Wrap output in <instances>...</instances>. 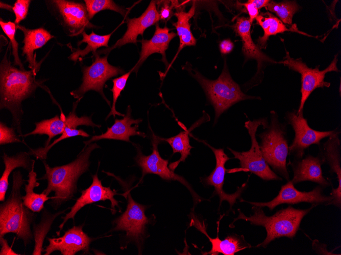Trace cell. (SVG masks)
<instances>
[{
  "instance_id": "obj_7",
  "label": "cell",
  "mask_w": 341,
  "mask_h": 255,
  "mask_svg": "<svg viewBox=\"0 0 341 255\" xmlns=\"http://www.w3.org/2000/svg\"><path fill=\"white\" fill-rule=\"evenodd\" d=\"M269 125L266 118H261L253 121L249 120L245 123L251 139V146L249 150L245 152H237L230 148L227 149L236 158L239 160L241 168L247 170L256 175L265 181L282 180L273 171L262 156L260 146L256 139V134L258 128L262 126L264 129Z\"/></svg>"
},
{
  "instance_id": "obj_45",
  "label": "cell",
  "mask_w": 341,
  "mask_h": 255,
  "mask_svg": "<svg viewBox=\"0 0 341 255\" xmlns=\"http://www.w3.org/2000/svg\"><path fill=\"white\" fill-rule=\"evenodd\" d=\"M233 47L234 44L230 39L224 40L219 45L221 53L224 54L230 53L233 50Z\"/></svg>"
},
{
  "instance_id": "obj_46",
  "label": "cell",
  "mask_w": 341,
  "mask_h": 255,
  "mask_svg": "<svg viewBox=\"0 0 341 255\" xmlns=\"http://www.w3.org/2000/svg\"><path fill=\"white\" fill-rule=\"evenodd\" d=\"M258 10L265 7L270 1L269 0H249Z\"/></svg>"
},
{
  "instance_id": "obj_12",
  "label": "cell",
  "mask_w": 341,
  "mask_h": 255,
  "mask_svg": "<svg viewBox=\"0 0 341 255\" xmlns=\"http://www.w3.org/2000/svg\"><path fill=\"white\" fill-rule=\"evenodd\" d=\"M287 123L295 131V137L288 147V154L301 159L305 150L313 144L320 145L321 140L333 134L336 130L321 131L313 129L308 125L303 115V112H288L286 115Z\"/></svg>"
},
{
  "instance_id": "obj_14",
  "label": "cell",
  "mask_w": 341,
  "mask_h": 255,
  "mask_svg": "<svg viewBox=\"0 0 341 255\" xmlns=\"http://www.w3.org/2000/svg\"><path fill=\"white\" fill-rule=\"evenodd\" d=\"M81 98L78 99L73 104V108L69 114L65 117L62 113L60 117L56 115L54 117L42 120L35 123V128L31 132L23 135L27 136L35 134H45L48 138L45 143V146L50 145L51 139L59 134H62L66 128H76L80 125L97 127L100 128L101 125L94 123L91 117L82 116L79 117L76 114L77 105Z\"/></svg>"
},
{
  "instance_id": "obj_32",
  "label": "cell",
  "mask_w": 341,
  "mask_h": 255,
  "mask_svg": "<svg viewBox=\"0 0 341 255\" xmlns=\"http://www.w3.org/2000/svg\"><path fill=\"white\" fill-rule=\"evenodd\" d=\"M191 129L190 127L189 130L181 131L176 135L169 138L159 137L160 140L166 141L169 144L173 149V154L176 153L181 154V157L178 161L172 162L168 165L173 171H175L181 162H184L188 156L190 155V150L193 147L190 145L189 133Z\"/></svg>"
},
{
  "instance_id": "obj_26",
  "label": "cell",
  "mask_w": 341,
  "mask_h": 255,
  "mask_svg": "<svg viewBox=\"0 0 341 255\" xmlns=\"http://www.w3.org/2000/svg\"><path fill=\"white\" fill-rule=\"evenodd\" d=\"M191 223L198 230L204 234L211 243V250L208 252H204V254L217 255L222 253L224 255H234L239 251L251 247L249 244L245 242L242 236L241 238V236L236 235H229L223 240L218 237L211 238L207 234L204 225H203L194 216L193 217Z\"/></svg>"
},
{
  "instance_id": "obj_10",
  "label": "cell",
  "mask_w": 341,
  "mask_h": 255,
  "mask_svg": "<svg viewBox=\"0 0 341 255\" xmlns=\"http://www.w3.org/2000/svg\"><path fill=\"white\" fill-rule=\"evenodd\" d=\"M147 206L135 202L128 193V204L125 212L113 221V231H124L126 238L133 241L140 250L145 238L147 225L150 220L145 214Z\"/></svg>"
},
{
  "instance_id": "obj_17",
  "label": "cell",
  "mask_w": 341,
  "mask_h": 255,
  "mask_svg": "<svg viewBox=\"0 0 341 255\" xmlns=\"http://www.w3.org/2000/svg\"><path fill=\"white\" fill-rule=\"evenodd\" d=\"M160 16L156 7V2L152 1L145 11L138 18H127V29L123 37L112 46L100 50L98 54H108L115 48H118L128 43L136 44L137 38L142 36L149 27L157 23Z\"/></svg>"
},
{
  "instance_id": "obj_27",
  "label": "cell",
  "mask_w": 341,
  "mask_h": 255,
  "mask_svg": "<svg viewBox=\"0 0 341 255\" xmlns=\"http://www.w3.org/2000/svg\"><path fill=\"white\" fill-rule=\"evenodd\" d=\"M28 152H21L15 155L9 156L6 153L3 155L5 169L0 179V201L4 202L8 188L9 177L16 168L22 167L30 172L34 166L35 160L31 159Z\"/></svg>"
},
{
  "instance_id": "obj_23",
  "label": "cell",
  "mask_w": 341,
  "mask_h": 255,
  "mask_svg": "<svg viewBox=\"0 0 341 255\" xmlns=\"http://www.w3.org/2000/svg\"><path fill=\"white\" fill-rule=\"evenodd\" d=\"M176 36L177 34L174 32H169V29L167 27L162 28L156 23L155 31L152 38L150 40L143 39L139 41L141 43V50L139 59L133 68V71H136L147 59L154 53L161 54L162 56V61L167 66L165 51L168 48L170 41Z\"/></svg>"
},
{
  "instance_id": "obj_44",
  "label": "cell",
  "mask_w": 341,
  "mask_h": 255,
  "mask_svg": "<svg viewBox=\"0 0 341 255\" xmlns=\"http://www.w3.org/2000/svg\"><path fill=\"white\" fill-rule=\"evenodd\" d=\"M1 244L2 246L1 250L0 251L1 255L11 254L18 255L20 254L14 251L12 248L9 246L7 241L4 238V237H0Z\"/></svg>"
},
{
  "instance_id": "obj_13",
  "label": "cell",
  "mask_w": 341,
  "mask_h": 255,
  "mask_svg": "<svg viewBox=\"0 0 341 255\" xmlns=\"http://www.w3.org/2000/svg\"><path fill=\"white\" fill-rule=\"evenodd\" d=\"M333 200L330 196H326L323 193V188L321 186L315 187L310 191H301L297 190L291 181L282 186L278 194L272 200L268 202L259 203L245 201L253 206L261 207H267L270 210H273L277 206L282 204L294 205L300 203L305 202L312 204L315 206L325 204L328 205Z\"/></svg>"
},
{
  "instance_id": "obj_30",
  "label": "cell",
  "mask_w": 341,
  "mask_h": 255,
  "mask_svg": "<svg viewBox=\"0 0 341 255\" xmlns=\"http://www.w3.org/2000/svg\"><path fill=\"white\" fill-rule=\"evenodd\" d=\"M28 183L25 184V195L22 196L23 203L25 206L33 212H39L44 208V203L51 199L43 192L36 193L34 191L35 187L39 186L37 182V174L34 171V167L29 172Z\"/></svg>"
},
{
  "instance_id": "obj_39",
  "label": "cell",
  "mask_w": 341,
  "mask_h": 255,
  "mask_svg": "<svg viewBox=\"0 0 341 255\" xmlns=\"http://www.w3.org/2000/svg\"><path fill=\"white\" fill-rule=\"evenodd\" d=\"M31 2L30 0H17L11 8L15 16L14 22L17 25L27 17Z\"/></svg>"
},
{
  "instance_id": "obj_42",
  "label": "cell",
  "mask_w": 341,
  "mask_h": 255,
  "mask_svg": "<svg viewBox=\"0 0 341 255\" xmlns=\"http://www.w3.org/2000/svg\"><path fill=\"white\" fill-rule=\"evenodd\" d=\"M240 6H243L246 9L249 15V20L251 23L253 22L259 15V10L249 0L245 3H239Z\"/></svg>"
},
{
  "instance_id": "obj_16",
  "label": "cell",
  "mask_w": 341,
  "mask_h": 255,
  "mask_svg": "<svg viewBox=\"0 0 341 255\" xmlns=\"http://www.w3.org/2000/svg\"><path fill=\"white\" fill-rule=\"evenodd\" d=\"M47 239L49 244L43 250L44 255H50L55 251H59L62 255H75L80 251L88 254L93 240L83 231L82 225L69 229L61 237Z\"/></svg>"
},
{
  "instance_id": "obj_4",
  "label": "cell",
  "mask_w": 341,
  "mask_h": 255,
  "mask_svg": "<svg viewBox=\"0 0 341 255\" xmlns=\"http://www.w3.org/2000/svg\"><path fill=\"white\" fill-rule=\"evenodd\" d=\"M315 206H312L306 209H296L291 206L282 209L271 216H267L262 207L253 206V214L246 216L239 209V215L234 219L232 224L238 219L249 221L251 224L263 226L266 231L264 240L256 247H266L275 239L286 237L294 238L299 229L303 217Z\"/></svg>"
},
{
  "instance_id": "obj_41",
  "label": "cell",
  "mask_w": 341,
  "mask_h": 255,
  "mask_svg": "<svg viewBox=\"0 0 341 255\" xmlns=\"http://www.w3.org/2000/svg\"><path fill=\"white\" fill-rule=\"evenodd\" d=\"M160 2L162 4L159 12L160 19L166 21L173 15V9L176 7H179V5L177 1H163Z\"/></svg>"
},
{
  "instance_id": "obj_25",
  "label": "cell",
  "mask_w": 341,
  "mask_h": 255,
  "mask_svg": "<svg viewBox=\"0 0 341 255\" xmlns=\"http://www.w3.org/2000/svg\"><path fill=\"white\" fill-rule=\"evenodd\" d=\"M17 29L20 30L24 36L22 54L26 55V61L31 70L37 73L39 69V64L36 62L34 52L41 48L54 36L43 27L29 29L17 24Z\"/></svg>"
},
{
  "instance_id": "obj_5",
  "label": "cell",
  "mask_w": 341,
  "mask_h": 255,
  "mask_svg": "<svg viewBox=\"0 0 341 255\" xmlns=\"http://www.w3.org/2000/svg\"><path fill=\"white\" fill-rule=\"evenodd\" d=\"M189 71L204 90L206 95L213 105L215 111L214 124L220 116L233 104L247 99L259 97L249 96L243 93L239 86L231 77L226 60L222 72L215 80H210L204 77L197 70Z\"/></svg>"
},
{
  "instance_id": "obj_11",
  "label": "cell",
  "mask_w": 341,
  "mask_h": 255,
  "mask_svg": "<svg viewBox=\"0 0 341 255\" xmlns=\"http://www.w3.org/2000/svg\"><path fill=\"white\" fill-rule=\"evenodd\" d=\"M161 140L159 137L153 134L152 136V152L149 155H143L140 148L137 147V154L135 159L137 165L141 168V180L148 174L158 175L166 181H177L184 185L190 191L194 204L201 202V199L196 193L191 185L183 177L174 173L168 167V160L162 158L158 150V145Z\"/></svg>"
},
{
  "instance_id": "obj_21",
  "label": "cell",
  "mask_w": 341,
  "mask_h": 255,
  "mask_svg": "<svg viewBox=\"0 0 341 255\" xmlns=\"http://www.w3.org/2000/svg\"><path fill=\"white\" fill-rule=\"evenodd\" d=\"M131 115V107L130 106H128L126 114L123 119H115L114 124L110 127H108L106 132L101 135L93 136L89 140L84 141L85 146L103 139L131 142L130 137L132 136L138 135L143 137H145V133L137 131L138 124L142 120L132 119Z\"/></svg>"
},
{
  "instance_id": "obj_9",
  "label": "cell",
  "mask_w": 341,
  "mask_h": 255,
  "mask_svg": "<svg viewBox=\"0 0 341 255\" xmlns=\"http://www.w3.org/2000/svg\"><path fill=\"white\" fill-rule=\"evenodd\" d=\"M95 59L89 66L82 68L83 78L81 86L70 94L75 98H82L87 92L93 90L100 93L103 98L110 106V102L107 99L103 88L107 80L123 73L124 71L119 67L112 66L107 60L108 55L100 57L96 52L94 54Z\"/></svg>"
},
{
  "instance_id": "obj_43",
  "label": "cell",
  "mask_w": 341,
  "mask_h": 255,
  "mask_svg": "<svg viewBox=\"0 0 341 255\" xmlns=\"http://www.w3.org/2000/svg\"><path fill=\"white\" fill-rule=\"evenodd\" d=\"M312 248L319 254H337L328 251L326 248V245L320 243L317 240L313 241Z\"/></svg>"
},
{
  "instance_id": "obj_2",
  "label": "cell",
  "mask_w": 341,
  "mask_h": 255,
  "mask_svg": "<svg viewBox=\"0 0 341 255\" xmlns=\"http://www.w3.org/2000/svg\"><path fill=\"white\" fill-rule=\"evenodd\" d=\"M99 148L96 143L85 146L73 161L63 165L52 167L43 160L45 173L37 180H47V186L42 192L47 195L54 192L48 204L55 210L74 197L77 191L79 178L89 170L91 152Z\"/></svg>"
},
{
  "instance_id": "obj_34",
  "label": "cell",
  "mask_w": 341,
  "mask_h": 255,
  "mask_svg": "<svg viewBox=\"0 0 341 255\" xmlns=\"http://www.w3.org/2000/svg\"><path fill=\"white\" fill-rule=\"evenodd\" d=\"M265 8L269 11L276 14L283 23L289 25L292 23L294 14L300 8L296 1H288L280 3L270 1Z\"/></svg>"
},
{
  "instance_id": "obj_33",
  "label": "cell",
  "mask_w": 341,
  "mask_h": 255,
  "mask_svg": "<svg viewBox=\"0 0 341 255\" xmlns=\"http://www.w3.org/2000/svg\"><path fill=\"white\" fill-rule=\"evenodd\" d=\"M67 209L59 211L55 214H50L49 212L43 213L41 220L38 224L33 226V236L35 240L33 255H40L43 250L42 248L44 239L47 233L50 230L54 220L60 214H63Z\"/></svg>"
},
{
  "instance_id": "obj_8",
  "label": "cell",
  "mask_w": 341,
  "mask_h": 255,
  "mask_svg": "<svg viewBox=\"0 0 341 255\" xmlns=\"http://www.w3.org/2000/svg\"><path fill=\"white\" fill-rule=\"evenodd\" d=\"M337 54L330 64L324 70H320L319 67L312 69L309 68L306 64L303 63L301 58L294 59L290 56L288 51H286V55L283 60L279 63L288 67L290 69L298 72L301 76V98L299 109L297 111L298 113L303 112L304 104L311 93L316 88H328L330 83L324 80L327 73L332 71L338 72L337 67Z\"/></svg>"
},
{
  "instance_id": "obj_20",
  "label": "cell",
  "mask_w": 341,
  "mask_h": 255,
  "mask_svg": "<svg viewBox=\"0 0 341 255\" xmlns=\"http://www.w3.org/2000/svg\"><path fill=\"white\" fill-rule=\"evenodd\" d=\"M339 132H336L329 137L328 139L320 148L319 155L323 159L324 162L327 163L330 168V173L336 175L338 187L333 189L330 196L333 200L328 205H333L340 208L341 206V167H340V141L339 138Z\"/></svg>"
},
{
  "instance_id": "obj_18",
  "label": "cell",
  "mask_w": 341,
  "mask_h": 255,
  "mask_svg": "<svg viewBox=\"0 0 341 255\" xmlns=\"http://www.w3.org/2000/svg\"><path fill=\"white\" fill-rule=\"evenodd\" d=\"M51 2L71 36L82 34L86 28L95 27L89 22L86 6L83 3L65 0H55Z\"/></svg>"
},
{
  "instance_id": "obj_36",
  "label": "cell",
  "mask_w": 341,
  "mask_h": 255,
  "mask_svg": "<svg viewBox=\"0 0 341 255\" xmlns=\"http://www.w3.org/2000/svg\"><path fill=\"white\" fill-rule=\"evenodd\" d=\"M89 19L100 11L105 10H110L119 13L125 16L126 10L123 7L116 4L111 0H85Z\"/></svg>"
},
{
  "instance_id": "obj_28",
  "label": "cell",
  "mask_w": 341,
  "mask_h": 255,
  "mask_svg": "<svg viewBox=\"0 0 341 255\" xmlns=\"http://www.w3.org/2000/svg\"><path fill=\"white\" fill-rule=\"evenodd\" d=\"M195 10V3L193 2L191 8L188 12H185L183 10H179L174 13V15L177 18V21L174 23L173 25L175 27L177 34L179 37L180 44L178 51L172 63L169 65L168 69L184 47L194 46L196 44V40L191 33V24L189 23L190 19L194 14Z\"/></svg>"
},
{
  "instance_id": "obj_19",
  "label": "cell",
  "mask_w": 341,
  "mask_h": 255,
  "mask_svg": "<svg viewBox=\"0 0 341 255\" xmlns=\"http://www.w3.org/2000/svg\"><path fill=\"white\" fill-rule=\"evenodd\" d=\"M200 141L208 146L212 150L216 160V164L214 169L208 176L204 178V182L206 184L214 187V193L219 196L220 204L223 201H226L229 203L230 209H231L233 205L236 203V200L240 197L246 185V184H243L240 187L237 189L235 192L232 194L226 193L223 190L225 175L226 171L225 165L226 162L230 159L231 158L228 157L223 149H216L211 146L204 140Z\"/></svg>"
},
{
  "instance_id": "obj_15",
  "label": "cell",
  "mask_w": 341,
  "mask_h": 255,
  "mask_svg": "<svg viewBox=\"0 0 341 255\" xmlns=\"http://www.w3.org/2000/svg\"><path fill=\"white\" fill-rule=\"evenodd\" d=\"M92 177V182L91 185L87 188L82 191L81 195L71 207L70 211L64 217H62L63 221L59 226V230L57 232L58 235H59L67 220L70 219L74 220L78 211L87 205L101 201L109 200L111 202L113 214H114L115 212V207L119 208L118 201L114 198V196L117 194V191L111 189L110 187L103 186L102 181L98 178L97 173Z\"/></svg>"
},
{
  "instance_id": "obj_37",
  "label": "cell",
  "mask_w": 341,
  "mask_h": 255,
  "mask_svg": "<svg viewBox=\"0 0 341 255\" xmlns=\"http://www.w3.org/2000/svg\"><path fill=\"white\" fill-rule=\"evenodd\" d=\"M0 25L4 33L10 39L12 48V55L14 56V64L18 66L21 70H24L23 66L18 55V44L15 39L16 24L11 21H4L1 18Z\"/></svg>"
},
{
  "instance_id": "obj_35",
  "label": "cell",
  "mask_w": 341,
  "mask_h": 255,
  "mask_svg": "<svg viewBox=\"0 0 341 255\" xmlns=\"http://www.w3.org/2000/svg\"><path fill=\"white\" fill-rule=\"evenodd\" d=\"M81 136L83 137H88L90 136L87 133L82 129H77L76 128H66L61 136L55 139L52 143L47 147H41L38 149H31L28 153L30 155H33L37 159L45 160L50 150L59 142L71 137Z\"/></svg>"
},
{
  "instance_id": "obj_1",
  "label": "cell",
  "mask_w": 341,
  "mask_h": 255,
  "mask_svg": "<svg viewBox=\"0 0 341 255\" xmlns=\"http://www.w3.org/2000/svg\"><path fill=\"white\" fill-rule=\"evenodd\" d=\"M7 52V51L0 65V107L11 112L13 125L22 135L21 102L30 97L41 83L36 80L37 73L33 70H19L12 66Z\"/></svg>"
},
{
  "instance_id": "obj_40",
  "label": "cell",
  "mask_w": 341,
  "mask_h": 255,
  "mask_svg": "<svg viewBox=\"0 0 341 255\" xmlns=\"http://www.w3.org/2000/svg\"><path fill=\"white\" fill-rule=\"evenodd\" d=\"M13 128L7 126L4 123L0 124V144L5 145L20 142Z\"/></svg>"
},
{
  "instance_id": "obj_24",
  "label": "cell",
  "mask_w": 341,
  "mask_h": 255,
  "mask_svg": "<svg viewBox=\"0 0 341 255\" xmlns=\"http://www.w3.org/2000/svg\"><path fill=\"white\" fill-rule=\"evenodd\" d=\"M252 23L249 19L240 17L236 19L234 24L232 25L235 32L241 38L242 42V50L247 59H255L257 62V75L260 72L262 65L264 62L276 63L273 60L264 54L252 40L251 35V26Z\"/></svg>"
},
{
  "instance_id": "obj_29",
  "label": "cell",
  "mask_w": 341,
  "mask_h": 255,
  "mask_svg": "<svg viewBox=\"0 0 341 255\" xmlns=\"http://www.w3.org/2000/svg\"><path fill=\"white\" fill-rule=\"evenodd\" d=\"M255 19L264 32L263 35L257 40V46L259 48H266L267 41L271 36L286 31H295L294 29L287 28L279 18L269 12L259 14Z\"/></svg>"
},
{
  "instance_id": "obj_22",
  "label": "cell",
  "mask_w": 341,
  "mask_h": 255,
  "mask_svg": "<svg viewBox=\"0 0 341 255\" xmlns=\"http://www.w3.org/2000/svg\"><path fill=\"white\" fill-rule=\"evenodd\" d=\"M324 163L320 155L313 157L310 155L304 159L294 161L290 164L294 172L291 181L294 185L308 181L316 183L324 187L330 186V182L323 176L321 165Z\"/></svg>"
},
{
  "instance_id": "obj_38",
  "label": "cell",
  "mask_w": 341,
  "mask_h": 255,
  "mask_svg": "<svg viewBox=\"0 0 341 255\" xmlns=\"http://www.w3.org/2000/svg\"><path fill=\"white\" fill-rule=\"evenodd\" d=\"M133 69H131L128 72L125 74L112 79L113 87L110 90L113 94V102L110 112L108 115L106 119H107L110 116L113 115L115 117V115L124 116L122 114L116 111L115 109V104L118 98L120 95L121 91L125 89L128 79Z\"/></svg>"
},
{
  "instance_id": "obj_3",
  "label": "cell",
  "mask_w": 341,
  "mask_h": 255,
  "mask_svg": "<svg viewBox=\"0 0 341 255\" xmlns=\"http://www.w3.org/2000/svg\"><path fill=\"white\" fill-rule=\"evenodd\" d=\"M12 178L10 194L0 205V237L14 233L27 246L34 239L31 225L36 215L23 203L20 191L25 180L20 172H14Z\"/></svg>"
},
{
  "instance_id": "obj_6",
  "label": "cell",
  "mask_w": 341,
  "mask_h": 255,
  "mask_svg": "<svg viewBox=\"0 0 341 255\" xmlns=\"http://www.w3.org/2000/svg\"><path fill=\"white\" fill-rule=\"evenodd\" d=\"M263 157L268 165L287 181L289 174L286 167L288 145L286 137V127L279 122L274 111L271 112V122L265 130L258 134Z\"/></svg>"
},
{
  "instance_id": "obj_31",
  "label": "cell",
  "mask_w": 341,
  "mask_h": 255,
  "mask_svg": "<svg viewBox=\"0 0 341 255\" xmlns=\"http://www.w3.org/2000/svg\"><path fill=\"white\" fill-rule=\"evenodd\" d=\"M113 33L106 35H99L92 31L88 35L84 31L82 33L83 38L78 45L79 46L83 43H86V47L84 49H77L70 55L69 59L76 62L78 59L85 56L90 52L94 55L96 52V49L100 47H108V42Z\"/></svg>"
}]
</instances>
